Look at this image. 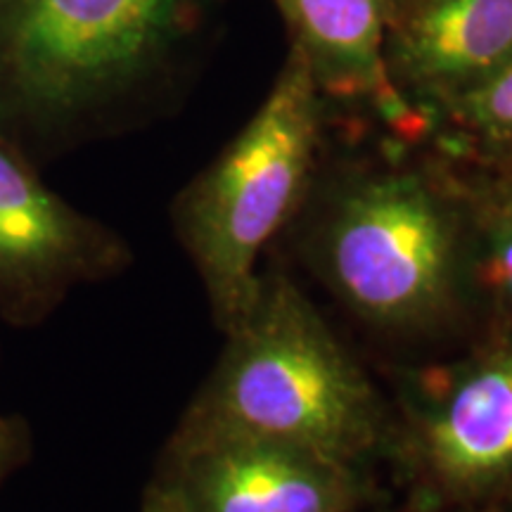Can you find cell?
<instances>
[{"mask_svg":"<svg viewBox=\"0 0 512 512\" xmlns=\"http://www.w3.org/2000/svg\"><path fill=\"white\" fill-rule=\"evenodd\" d=\"M382 162L332 188L318 228V261L339 299L380 330L418 332L472 292V169Z\"/></svg>","mask_w":512,"mask_h":512,"instance_id":"6da1fadb","label":"cell"},{"mask_svg":"<svg viewBox=\"0 0 512 512\" xmlns=\"http://www.w3.org/2000/svg\"><path fill=\"white\" fill-rule=\"evenodd\" d=\"M171 444L271 441L358 467L382 434L377 396L309 299L264 280Z\"/></svg>","mask_w":512,"mask_h":512,"instance_id":"7a4b0ae2","label":"cell"},{"mask_svg":"<svg viewBox=\"0 0 512 512\" xmlns=\"http://www.w3.org/2000/svg\"><path fill=\"white\" fill-rule=\"evenodd\" d=\"M328 105L309 64L290 48L259 110L178 197V238L223 330L252 306L264 247L309 192Z\"/></svg>","mask_w":512,"mask_h":512,"instance_id":"3957f363","label":"cell"},{"mask_svg":"<svg viewBox=\"0 0 512 512\" xmlns=\"http://www.w3.org/2000/svg\"><path fill=\"white\" fill-rule=\"evenodd\" d=\"M202 0H5L0 100L67 119L155 74L200 17Z\"/></svg>","mask_w":512,"mask_h":512,"instance_id":"277c9868","label":"cell"},{"mask_svg":"<svg viewBox=\"0 0 512 512\" xmlns=\"http://www.w3.org/2000/svg\"><path fill=\"white\" fill-rule=\"evenodd\" d=\"M408 460L430 508H491L512 489V335L494 330L413 384Z\"/></svg>","mask_w":512,"mask_h":512,"instance_id":"5b68a950","label":"cell"},{"mask_svg":"<svg viewBox=\"0 0 512 512\" xmlns=\"http://www.w3.org/2000/svg\"><path fill=\"white\" fill-rule=\"evenodd\" d=\"M124 259L110 230L46 188L0 138V318L38 325L72 287L117 271Z\"/></svg>","mask_w":512,"mask_h":512,"instance_id":"8992f818","label":"cell"},{"mask_svg":"<svg viewBox=\"0 0 512 512\" xmlns=\"http://www.w3.org/2000/svg\"><path fill=\"white\" fill-rule=\"evenodd\" d=\"M192 512H354L358 467L242 437L169 446L164 472Z\"/></svg>","mask_w":512,"mask_h":512,"instance_id":"52a82bcc","label":"cell"},{"mask_svg":"<svg viewBox=\"0 0 512 512\" xmlns=\"http://www.w3.org/2000/svg\"><path fill=\"white\" fill-rule=\"evenodd\" d=\"M512 57V0H389L384 67L430 121Z\"/></svg>","mask_w":512,"mask_h":512,"instance_id":"ba28073f","label":"cell"},{"mask_svg":"<svg viewBox=\"0 0 512 512\" xmlns=\"http://www.w3.org/2000/svg\"><path fill=\"white\" fill-rule=\"evenodd\" d=\"M290 48L309 64L328 102L368 107L403 140L432 136L425 117L394 91L384 67L389 0H273Z\"/></svg>","mask_w":512,"mask_h":512,"instance_id":"9c48e42d","label":"cell"},{"mask_svg":"<svg viewBox=\"0 0 512 512\" xmlns=\"http://www.w3.org/2000/svg\"><path fill=\"white\" fill-rule=\"evenodd\" d=\"M472 292L512 335V178L472 169Z\"/></svg>","mask_w":512,"mask_h":512,"instance_id":"30bf717a","label":"cell"},{"mask_svg":"<svg viewBox=\"0 0 512 512\" xmlns=\"http://www.w3.org/2000/svg\"><path fill=\"white\" fill-rule=\"evenodd\" d=\"M432 136L448 157L489 171L512 164V57L498 72L446 105Z\"/></svg>","mask_w":512,"mask_h":512,"instance_id":"8fae6325","label":"cell"},{"mask_svg":"<svg viewBox=\"0 0 512 512\" xmlns=\"http://www.w3.org/2000/svg\"><path fill=\"white\" fill-rule=\"evenodd\" d=\"M24 451H27V437H24L22 425L0 415V484L22 463Z\"/></svg>","mask_w":512,"mask_h":512,"instance_id":"7c38bea8","label":"cell"},{"mask_svg":"<svg viewBox=\"0 0 512 512\" xmlns=\"http://www.w3.org/2000/svg\"><path fill=\"white\" fill-rule=\"evenodd\" d=\"M140 512H192V510L185 505L181 491L176 489L174 482H171L166 475H162L147 486Z\"/></svg>","mask_w":512,"mask_h":512,"instance_id":"4fadbf2b","label":"cell"},{"mask_svg":"<svg viewBox=\"0 0 512 512\" xmlns=\"http://www.w3.org/2000/svg\"><path fill=\"white\" fill-rule=\"evenodd\" d=\"M489 512H512V489L505 496L498 498V501L489 508Z\"/></svg>","mask_w":512,"mask_h":512,"instance_id":"5bb4252c","label":"cell"},{"mask_svg":"<svg viewBox=\"0 0 512 512\" xmlns=\"http://www.w3.org/2000/svg\"><path fill=\"white\" fill-rule=\"evenodd\" d=\"M425 512H489V508H430Z\"/></svg>","mask_w":512,"mask_h":512,"instance_id":"9a60e30c","label":"cell"},{"mask_svg":"<svg viewBox=\"0 0 512 512\" xmlns=\"http://www.w3.org/2000/svg\"><path fill=\"white\" fill-rule=\"evenodd\" d=\"M505 174H508V176H510V178H512V164H510V166H508V169H505Z\"/></svg>","mask_w":512,"mask_h":512,"instance_id":"2e32d148","label":"cell"},{"mask_svg":"<svg viewBox=\"0 0 512 512\" xmlns=\"http://www.w3.org/2000/svg\"><path fill=\"white\" fill-rule=\"evenodd\" d=\"M5 3V0H0V5H3Z\"/></svg>","mask_w":512,"mask_h":512,"instance_id":"e0dca14e","label":"cell"}]
</instances>
